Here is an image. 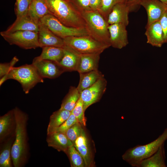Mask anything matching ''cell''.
I'll list each match as a JSON object with an SVG mask.
<instances>
[{"instance_id": "17", "label": "cell", "mask_w": 167, "mask_h": 167, "mask_svg": "<svg viewBox=\"0 0 167 167\" xmlns=\"http://www.w3.org/2000/svg\"><path fill=\"white\" fill-rule=\"evenodd\" d=\"M145 33L147 43L153 46L161 47L165 43L164 36L159 21L146 26Z\"/></svg>"}, {"instance_id": "34", "label": "cell", "mask_w": 167, "mask_h": 167, "mask_svg": "<svg viewBox=\"0 0 167 167\" xmlns=\"http://www.w3.org/2000/svg\"><path fill=\"white\" fill-rule=\"evenodd\" d=\"M77 122H78L75 117L71 113L67 120L59 127L53 130L51 133L58 132L65 133L71 126Z\"/></svg>"}, {"instance_id": "40", "label": "cell", "mask_w": 167, "mask_h": 167, "mask_svg": "<svg viewBox=\"0 0 167 167\" xmlns=\"http://www.w3.org/2000/svg\"><path fill=\"white\" fill-rule=\"evenodd\" d=\"M167 5V0H158Z\"/></svg>"}, {"instance_id": "5", "label": "cell", "mask_w": 167, "mask_h": 167, "mask_svg": "<svg viewBox=\"0 0 167 167\" xmlns=\"http://www.w3.org/2000/svg\"><path fill=\"white\" fill-rule=\"evenodd\" d=\"M2 77L5 81L9 79L17 81L21 85L25 94L29 93L30 90L38 83H43L44 81L43 78L32 63L13 67L8 74Z\"/></svg>"}, {"instance_id": "19", "label": "cell", "mask_w": 167, "mask_h": 167, "mask_svg": "<svg viewBox=\"0 0 167 167\" xmlns=\"http://www.w3.org/2000/svg\"><path fill=\"white\" fill-rule=\"evenodd\" d=\"M63 48V56L57 63L65 72L77 71L80 54L65 45Z\"/></svg>"}, {"instance_id": "13", "label": "cell", "mask_w": 167, "mask_h": 167, "mask_svg": "<svg viewBox=\"0 0 167 167\" xmlns=\"http://www.w3.org/2000/svg\"><path fill=\"white\" fill-rule=\"evenodd\" d=\"M38 39L40 47L54 46L63 47V39L54 33L47 27L39 22Z\"/></svg>"}, {"instance_id": "36", "label": "cell", "mask_w": 167, "mask_h": 167, "mask_svg": "<svg viewBox=\"0 0 167 167\" xmlns=\"http://www.w3.org/2000/svg\"><path fill=\"white\" fill-rule=\"evenodd\" d=\"M80 12L91 10L90 7V0H69Z\"/></svg>"}, {"instance_id": "20", "label": "cell", "mask_w": 167, "mask_h": 167, "mask_svg": "<svg viewBox=\"0 0 167 167\" xmlns=\"http://www.w3.org/2000/svg\"><path fill=\"white\" fill-rule=\"evenodd\" d=\"M100 54H80L77 71L84 73L98 70Z\"/></svg>"}, {"instance_id": "23", "label": "cell", "mask_w": 167, "mask_h": 167, "mask_svg": "<svg viewBox=\"0 0 167 167\" xmlns=\"http://www.w3.org/2000/svg\"><path fill=\"white\" fill-rule=\"evenodd\" d=\"M164 144L150 157L143 160L139 167H166Z\"/></svg>"}, {"instance_id": "3", "label": "cell", "mask_w": 167, "mask_h": 167, "mask_svg": "<svg viewBox=\"0 0 167 167\" xmlns=\"http://www.w3.org/2000/svg\"><path fill=\"white\" fill-rule=\"evenodd\" d=\"M167 140V127L154 140L144 144L138 145L127 149L122 156V159L131 166L139 167L141 162L156 152Z\"/></svg>"}, {"instance_id": "38", "label": "cell", "mask_w": 167, "mask_h": 167, "mask_svg": "<svg viewBox=\"0 0 167 167\" xmlns=\"http://www.w3.org/2000/svg\"><path fill=\"white\" fill-rule=\"evenodd\" d=\"M101 2L102 0H90V7L91 10L99 11Z\"/></svg>"}, {"instance_id": "12", "label": "cell", "mask_w": 167, "mask_h": 167, "mask_svg": "<svg viewBox=\"0 0 167 167\" xmlns=\"http://www.w3.org/2000/svg\"><path fill=\"white\" fill-rule=\"evenodd\" d=\"M126 27L121 24L109 25L110 46L118 49H121L129 43Z\"/></svg>"}, {"instance_id": "15", "label": "cell", "mask_w": 167, "mask_h": 167, "mask_svg": "<svg viewBox=\"0 0 167 167\" xmlns=\"http://www.w3.org/2000/svg\"><path fill=\"white\" fill-rule=\"evenodd\" d=\"M39 22L37 23L28 15L16 17L14 23L5 31V33H9L17 31H31L38 32Z\"/></svg>"}, {"instance_id": "6", "label": "cell", "mask_w": 167, "mask_h": 167, "mask_svg": "<svg viewBox=\"0 0 167 167\" xmlns=\"http://www.w3.org/2000/svg\"><path fill=\"white\" fill-rule=\"evenodd\" d=\"M65 45L79 54H101L110 46L89 35L67 37L63 39Z\"/></svg>"}, {"instance_id": "30", "label": "cell", "mask_w": 167, "mask_h": 167, "mask_svg": "<svg viewBox=\"0 0 167 167\" xmlns=\"http://www.w3.org/2000/svg\"><path fill=\"white\" fill-rule=\"evenodd\" d=\"M128 0H102L101 6L98 11L107 21L108 15L115 5L119 3H127Z\"/></svg>"}, {"instance_id": "25", "label": "cell", "mask_w": 167, "mask_h": 167, "mask_svg": "<svg viewBox=\"0 0 167 167\" xmlns=\"http://www.w3.org/2000/svg\"><path fill=\"white\" fill-rule=\"evenodd\" d=\"M42 48L40 55L35 58L37 59L49 60L58 63L60 61L63 56V47L46 46Z\"/></svg>"}, {"instance_id": "27", "label": "cell", "mask_w": 167, "mask_h": 167, "mask_svg": "<svg viewBox=\"0 0 167 167\" xmlns=\"http://www.w3.org/2000/svg\"><path fill=\"white\" fill-rule=\"evenodd\" d=\"M80 97V94L77 88L71 86L63 99L59 109L71 112Z\"/></svg>"}, {"instance_id": "33", "label": "cell", "mask_w": 167, "mask_h": 167, "mask_svg": "<svg viewBox=\"0 0 167 167\" xmlns=\"http://www.w3.org/2000/svg\"><path fill=\"white\" fill-rule=\"evenodd\" d=\"M32 0H16L15 12L16 17L28 15L29 7Z\"/></svg>"}, {"instance_id": "18", "label": "cell", "mask_w": 167, "mask_h": 167, "mask_svg": "<svg viewBox=\"0 0 167 167\" xmlns=\"http://www.w3.org/2000/svg\"><path fill=\"white\" fill-rule=\"evenodd\" d=\"M48 146L65 153L73 144L65 133L53 132L47 134L46 139Z\"/></svg>"}, {"instance_id": "14", "label": "cell", "mask_w": 167, "mask_h": 167, "mask_svg": "<svg viewBox=\"0 0 167 167\" xmlns=\"http://www.w3.org/2000/svg\"><path fill=\"white\" fill-rule=\"evenodd\" d=\"M127 3H120L115 5L108 15L107 21L109 25L121 24L127 26L129 23L128 15L131 11Z\"/></svg>"}, {"instance_id": "11", "label": "cell", "mask_w": 167, "mask_h": 167, "mask_svg": "<svg viewBox=\"0 0 167 167\" xmlns=\"http://www.w3.org/2000/svg\"><path fill=\"white\" fill-rule=\"evenodd\" d=\"M139 5L146 11L148 21L146 26L159 21L167 11V5L158 0H141Z\"/></svg>"}, {"instance_id": "21", "label": "cell", "mask_w": 167, "mask_h": 167, "mask_svg": "<svg viewBox=\"0 0 167 167\" xmlns=\"http://www.w3.org/2000/svg\"><path fill=\"white\" fill-rule=\"evenodd\" d=\"M16 122L13 110L8 111L0 117V141L2 142L8 136L14 129Z\"/></svg>"}, {"instance_id": "9", "label": "cell", "mask_w": 167, "mask_h": 167, "mask_svg": "<svg viewBox=\"0 0 167 167\" xmlns=\"http://www.w3.org/2000/svg\"><path fill=\"white\" fill-rule=\"evenodd\" d=\"M107 84L103 75L92 85L80 92L84 111L90 105L100 100L105 92Z\"/></svg>"}, {"instance_id": "24", "label": "cell", "mask_w": 167, "mask_h": 167, "mask_svg": "<svg viewBox=\"0 0 167 167\" xmlns=\"http://www.w3.org/2000/svg\"><path fill=\"white\" fill-rule=\"evenodd\" d=\"M79 74V81L76 87L80 93L94 84L104 75L98 70Z\"/></svg>"}, {"instance_id": "10", "label": "cell", "mask_w": 167, "mask_h": 167, "mask_svg": "<svg viewBox=\"0 0 167 167\" xmlns=\"http://www.w3.org/2000/svg\"><path fill=\"white\" fill-rule=\"evenodd\" d=\"M32 64L43 79H55L65 72L57 62L52 61L39 60L34 58Z\"/></svg>"}, {"instance_id": "39", "label": "cell", "mask_w": 167, "mask_h": 167, "mask_svg": "<svg viewBox=\"0 0 167 167\" xmlns=\"http://www.w3.org/2000/svg\"><path fill=\"white\" fill-rule=\"evenodd\" d=\"M141 0H128L127 3L130 7L131 10H133L134 8L139 6V3Z\"/></svg>"}, {"instance_id": "22", "label": "cell", "mask_w": 167, "mask_h": 167, "mask_svg": "<svg viewBox=\"0 0 167 167\" xmlns=\"http://www.w3.org/2000/svg\"><path fill=\"white\" fill-rule=\"evenodd\" d=\"M49 14L45 0H31L28 15L34 21L39 23L41 19Z\"/></svg>"}, {"instance_id": "29", "label": "cell", "mask_w": 167, "mask_h": 167, "mask_svg": "<svg viewBox=\"0 0 167 167\" xmlns=\"http://www.w3.org/2000/svg\"><path fill=\"white\" fill-rule=\"evenodd\" d=\"M65 153L69 158L71 167H86L84 159L73 145L68 148Z\"/></svg>"}, {"instance_id": "1", "label": "cell", "mask_w": 167, "mask_h": 167, "mask_svg": "<svg viewBox=\"0 0 167 167\" xmlns=\"http://www.w3.org/2000/svg\"><path fill=\"white\" fill-rule=\"evenodd\" d=\"M15 118V138L11 151V160L15 167H20L26 161L27 152V115L17 107L13 109Z\"/></svg>"}, {"instance_id": "31", "label": "cell", "mask_w": 167, "mask_h": 167, "mask_svg": "<svg viewBox=\"0 0 167 167\" xmlns=\"http://www.w3.org/2000/svg\"><path fill=\"white\" fill-rule=\"evenodd\" d=\"M84 112L83 102L80 97L71 111V113L75 116L78 122L83 126L86 125V119L84 116Z\"/></svg>"}, {"instance_id": "37", "label": "cell", "mask_w": 167, "mask_h": 167, "mask_svg": "<svg viewBox=\"0 0 167 167\" xmlns=\"http://www.w3.org/2000/svg\"><path fill=\"white\" fill-rule=\"evenodd\" d=\"M163 32L165 43H167V11L159 20Z\"/></svg>"}, {"instance_id": "35", "label": "cell", "mask_w": 167, "mask_h": 167, "mask_svg": "<svg viewBox=\"0 0 167 167\" xmlns=\"http://www.w3.org/2000/svg\"><path fill=\"white\" fill-rule=\"evenodd\" d=\"M19 60L17 57L15 56L9 62L1 63L0 64V78L8 74L11 69L14 67V66Z\"/></svg>"}, {"instance_id": "26", "label": "cell", "mask_w": 167, "mask_h": 167, "mask_svg": "<svg viewBox=\"0 0 167 167\" xmlns=\"http://www.w3.org/2000/svg\"><path fill=\"white\" fill-rule=\"evenodd\" d=\"M71 112L59 109L54 112L50 116L47 128V133H51L55 129L62 124L69 117Z\"/></svg>"}, {"instance_id": "8", "label": "cell", "mask_w": 167, "mask_h": 167, "mask_svg": "<svg viewBox=\"0 0 167 167\" xmlns=\"http://www.w3.org/2000/svg\"><path fill=\"white\" fill-rule=\"evenodd\" d=\"M0 35L11 45H15L24 49L39 47L38 32L31 31H17L9 33L2 31Z\"/></svg>"}, {"instance_id": "2", "label": "cell", "mask_w": 167, "mask_h": 167, "mask_svg": "<svg viewBox=\"0 0 167 167\" xmlns=\"http://www.w3.org/2000/svg\"><path fill=\"white\" fill-rule=\"evenodd\" d=\"M50 14L65 25L78 28H86L80 12L69 0H45Z\"/></svg>"}, {"instance_id": "4", "label": "cell", "mask_w": 167, "mask_h": 167, "mask_svg": "<svg viewBox=\"0 0 167 167\" xmlns=\"http://www.w3.org/2000/svg\"><path fill=\"white\" fill-rule=\"evenodd\" d=\"M89 35L110 46L109 24L98 11L90 10L81 12Z\"/></svg>"}, {"instance_id": "7", "label": "cell", "mask_w": 167, "mask_h": 167, "mask_svg": "<svg viewBox=\"0 0 167 167\" xmlns=\"http://www.w3.org/2000/svg\"><path fill=\"white\" fill-rule=\"evenodd\" d=\"M40 21L62 39L70 36L89 35L86 28H78L67 26L50 14L44 16Z\"/></svg>"}, {"instance_id": "28", "label": "cell", "mask_w": 167, "mask_h": 167, "mask_svg": "<svg viewBox=\"0 0 167 167\" xmlns=\"http://www.w3.org/2000/svg\"><path fill=\"white\" fill-rule=\"evenodd\" d=\"M12 139L7 141L4 145L0 153V167H11V151L13 143Z\"/></svg>"}, {"instance_id": "16", "label": "cell", "mask_w": 167, "mask_h": 167, "mask_svg": "<svg viewBox=\"0 0 167 167\" xmlns=\"http://www.w3.org/2000/svg\"><path fill=\"white\" fill-rule=\"evenodd\" d=\"M73 145L83 157L86 167L93 166V160L90 144L84 129L81 135L75 140Z\"/></svg>"}, {"instance_id": "32", "label": "cell", "mask_w": 167, "mask_h": 167, "mask_svg": "<svg viewBox=\"0 0 167 167\" xmlns=\"http://www.w3.org/2000/svg\"><path fill=\"white\" fill-rule=\"evenodd\" d=\"M83 129V126L77 122L71 126L65 134L73 144L75 140L81 135Z\"/></svg>"}]
</instances>
